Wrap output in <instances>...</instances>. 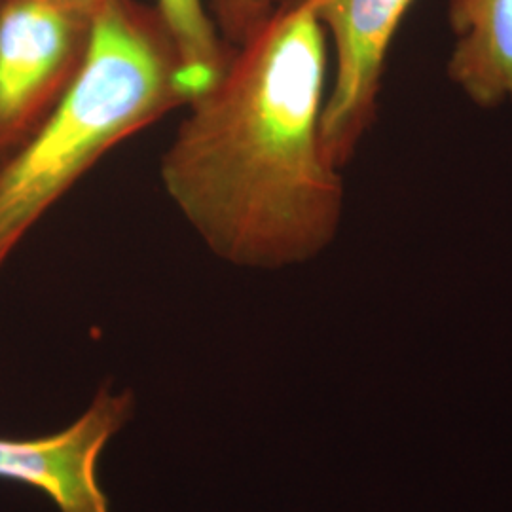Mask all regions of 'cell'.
Wrapping results in <instances>:
<instances>
[{
  "label": "cell",
  "instance_id": "obj_4",
  "mask_svg": "<svg viewBox=\"0 0 512 512\" xmlns=\"http://www.w3.org/2000/svg\"><path fill=\"white\" fill-rule=\"evenodd\" d=\"M313 2L332 52L323 145L330 160L344 169L376 124L387 57L416 0Z\"/></svg>",
  "mask_w": 512,
  "mask_h": 512
},
{
  "label": "cell",
  "instance_id": "obj_7",
  "mask_svg": "<svg viewBox=\"0 0 512 512\" xmlns=\"http://www.w3.org/2000/svg\"><path fill=\"white\" fill-rule=\"evenodd\" d=\"M156 12L179 57L184 90L194 101L219 80L232 52L203 0H156Z\"/></svg>",
  "mask_w": 512,
  "mask_h": 512
},
{
  "label": "cell",
  "instance_id": "obj_9",
  "mask_svg": "<svg viewBox=\"0 0 512 512\" xmlns=\"http://www.w3.org/2000/svg\"><path fill=\"white\" fill-rule=\"evenodd\" d=\"M44 2H52L57 6H65V8H73V10H80L93 16V12L99 8V4L103 0H44Z\"/></svg>",
  "mask_w": 512,
  "mask_h": 512
},
{
  "label": "cell",
  "instance_id": "obj_5",
  "mask_svg": "<svg viewBox=\"0 0 512 512\" xmlns=\"http://www.w3.org/2000/svg\"><path fill=\"white\" fill-rule=\"evenodd\" d=\"M135 414V395L101 387L69 427L35 439L0 437V480L46 495L59 512H110L97 469L103 450Z\"/></svg>",
  "mask_w": 512,
  "mask_h": 512
},
{
  "label": "cell",
  "instance_id": "obj_2",
  "mask_svg": "<svg viewBox=\"0 0 512 512\" xmlns=\"http://www.w3.org/2000/svg\"><path fill=\"white\" fill-rule=\"evenodd\" d=\"M188 101L179 57L156 8L103 0L71 86L0 164V268L110 150Z\"/></svg>",
  "mask_w": 512,
  "mask_h": 512
},
{
  "label": "cell",
  "instance_id": "obj_3",
  "mask_svg": "<svg viewBox=\"0 0 512 512\" xmlns=\"http://www.w3.org/2000/svg\"><path fill=\"white\" fill-rule=\"evenodd\" d=\"M92 16L44 0H0V154L54 109L88 50Z\"/></svg>",
  "mask_w": 512,
  "mask_h": 512
},
{
  "label": "cell",
  "instance_id": "obj_8",
  "mask_svg": "<svg viewBox=\"0 0 512 512\" xmlns=\"http://www.w3.org/2000/svg\"><path fill=\"white\" fill-rule=\"evenodd\" d=\"M279 0H211L209 14L220 38L238 48L274 14Z\"/></svg>",
  "mask_w": 512,
  "mask_h": 512
},
{
  "label": "cell",
  "instance_id": "obj_6",
  "mask_svg": "<svg viewBox=\"0 0 512 512\" xmlns=\"http://www.w3.org/2000/svg\"><path fill=\"white\" fill-rule=\"evenodd\" d=\"M450 82L478 109L512 107V0H448Z\"/></svg>",
  "mask_w": 512,
  "mask_h": 512
},
{
  "label": "cell",
  "instance_id": "obj_1",
  "mask_svg": "<svg viewBox=\"0 0 512 512\" xmlns=\"http://www.w3.org/2000/svg\"><path fill=\"white\" fill-rule=\"evenodd\" d=\"M330 48L313 0L279 2L190 101L165 148V194L213 255L283 270L338 236L346 184L323 145Z\"/></svg>",
  "mask_w": 512,
  "mask_h": 512
}]
</instances>
